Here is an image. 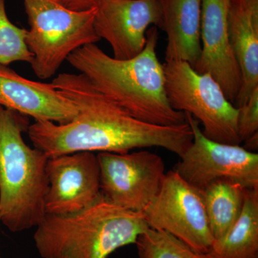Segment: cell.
Returning <instances> with one entry per match:
<instances>
[{
  "instance_id": "cell-15",
  "label": "cell",
  "mask_w": 258,
  "mask_h": 258,
  "mask_svg": "<svg viewBox=\"0 0 258 258\" xmlns=\"http://www.w3.org/2000/svg\"><path fill=\"white\" fill-rule=\"evenodd\" d=\"M161 30L166 32L165 60H181L195 68L201 55L203 0H160Z\"/></svg>"
},
{
  "instance_id": "cell-22",
  "label": "cell",
  "mask_w": 258,
  "mask_h": 258,
  "mask_svg": "<svg viewBox=\"0 0 258 258\" xmlns=\"http://www.w3.org/2000/svg\"><path fill=\"white\" fill-rule=\"evenodd\" d=\"M244 149L250 152H254L258 149V132L251 136L248 139L244 141Z\"/></svg>"
},
{
  "instance_id": "cell-21",
  "label": "cell",
  "mask_w": 258,
  "mask_h": 258,
  "mask_svg": "<svg viewBox=\"0 0 258 258\" xmlns=\"http://www.w3.org/2000/svg\"><path fill=\"white\" fill-rule=\"evenodd\" d=\"M66 9L74 12H85L96 8L101 0H54Z\"/></svg>"
},
{
  "instance_id": "cell-1",
  "label": "cell",
  "mask_w": 258,
  "mask_h": 258,
  "mask_svg": "<svg viewBox=\"0 0 258 258\" xmlns=\"http://www.w3.org/2000/svg\"><path fill=\"white\" fill-rule=\"evenodd\" d=\"M52 83L74 102L79 112L64 124L39 120L29 126L33 147L48 159L83 152L125 154L154 147L181 157L192 143L187 122L163 126L137 119L93 87L84 75L64 73Z\"/></svg>"
},
{
  "instance_id": "cell-16",
  "label": "cell",
  "mask_w": 258,
  "mask_h": 258,
  "mask_svg": "<svg viewBox=\"0 0 258 258\" xmlns=\"http://www.w3.org/2000/svg\"><path fill=\"white\" fill-rule=\"evenodd\" d=\"M208 258H258V189H246L243 208L230 230L215 240Z\"/></svg>"
},
{
  "instance_id": "cell-18",
  "label": "cell",
  "mask_w": 258,
  "mask_h": 258,
  "mask_svg": "<svg viewBox=\"0 0 258 258\" xmlns=\"http://www.w3.org/2000/svg\"><path fill=\"white\" fill-rule=\"evenodd\" d=\"M139 258H208L164 231L149 228L135 242Z\"/></svg>"
},
{
  "instance_id": "cell-14",
  "label": "cell",
  "mask_w": 258,
  "mask_h": 258,
  "mask_svg": "<svg viewBox=\"0 0 258 258\" xmlns=\"http://www.w3.org/2000/svg\"><path fill=\"white\" fill-rule=\"evenodd\" d=\"M227 27L242 74L235 107L243 106L258 88V0H230Z\"/></svg>"
},
{
  "instance_id": "cell-5",
  "label": "cell",
  "mask_w": 258,
  "mask_h": 258,
  "mask_svg": "<svg viewBox=\"0 0 258 258\" xmlns=\"http://www.w3.org/2000/svg\"><path fill=\"white\" fill-rule=\"evenodd\" d=\"M23 1L30 25L25 42L39 79H50L73 52L101 40L93 25L96 8L79 13L54 0Z\"/></svg>"
},
{
  "instance_id": "cell-19",
  "label": "cell",
  "mask_w": 258,
  "mask_h": 258,
  "mask_svg": "<svg viewBox=\"0 0 258 258\" xmlns=\"http://www.w3.org/2000/svg\"><path fill=\"white\" fill-rule=\"evenodd\" d=\"M27 32L10 21L5 0H0V66H8L15 62L31 63L33 55L25 42Z\"/></svg>"
},
{
  "instance_id": "cell-6",
  "label": "cell",
  "mask_w": 258,
  "mask_h": 258,
  "mask_svg": "<svg viewBox=\"0 0 258 258\" xmlns=\"http://www.w3.org/2000/svg\"><path fill=\"white\" fill-rule=\"evenodd\" d=\"M163 66L171 106L196 118L210 140L240 145L238 109L227 100L217 81L210 74H199L185 61H168Z\"/></svg>"
},
{
  "instance_id": "cell-2",
  "label": "cell",
  "mask_w": 258,
  "mask_h": 258,
  "mask_svg": "<svg viewBox=\"0 0 258 258\" xmlns=\"http://www.w3.org/2000/svg\"><path fill=\"white\" fill-rule=\"evenodd\" d=\"M146 38L142 52L128 60H117L96 44H89L73 52L67 61L134 118L163 126L184 124V112L174 110L166 96L164 66L156 51L157 27L148 29Z\"/></svg>"
},
{
  "instance_id": "cell-8",
  "label": "cell",
  "mask_w": 258,
  "mask_h": 258,
  "mask_svg": "<svg viewBox=\"0 0 258 258\" xmlns=\"http://www.w3.org/2000/svg\"><path fill=\"white\" fill-rule=\"evenodd\" d=\"M193 141L173 170L189 184L203 190L217 180L238 183L245 189H258V154L240 145L219 143L207 138L200 122L185 113Z\"/></svg>"
},
{
  "instance_id": "cell-11",
  "label": "cell",
  "mask_w": 258,
  "mask_h": 258,
  "mask_svg": "<svg viewBox=\"0 0 258 258\" xmlns=\"http://www.w3.org/2000/svg\"><path fill=\"white\" fill-rule=\"evenodd\" d=\"M48 191L45 213L64 215L81 211L102 196L100 165L93 152L64 154L48 159Z\"/></svg>"
},
{
  "instance_id": "cell-20",
  "label": "cell",
  "mask_w": 258,
  "mask_h": 258,
  "mask_svg": "<svg viewBox=\"0 0 258 258\" xmlns=\"http://www.w3.org/2000/svg\"><path fill=\"white\" fill-rule=\"evenodd\" d=\"M237 132L241 143L258 132V88L243 106L238 107Z\"/></svg>"
},
{
  "instance_id": "cell-17",
  "label": "cell",
  "mask_w": 258,
  "mask_h": 258,
  "mask_svg": "<svg viewBox=\"0 0 258 258\" xmlns=\"http://www.w3.org/2000/svg\"><path fill=\"white\" fill-rule=\"evenodd\" d=\"M246 189L238 183L221 179L213 181L201 190L215 240L225 236L240 217Z\"/></svg>"
},
{
  "instance_id": "cell-3",
  "label": "cell",
  "mask_w": 258,
  "mask_h": 258,
  "mask_svg": "<svg viewBox=\"0 0 258 258\" xmlns=\"http://www.w3.org/2000/svg\"><path fill=\"white\" fill-rule=\"evenodd\" d=\"M36 227L34 240L42 258H107L149 228L143 212L120 208L103 195L81 211L46 214Z\"/></svg>"
},
{
  "instance_id": "cell-9",
  "label": "cell",
  "mask_w": 258,
  "mask_h": 258,
  "mask_svg": "<svg viewBox=\"0 0 258 258\" xmlns=\"http://www.w3.org/2000/svg\"><path fill=\"white\" fill-rule=\"evenodd\" d=\"M101 191L117 206L143 212L157 196L165 176L164 161L147 150L125 154L99 152Z\"/></svg>"
},
{
  "instance_id": "cell-10",
  "label": "cell",
  "mask_w": 258,
  "mask_h": 258,
  "mask_svg": "<svg viewBox=\"0 0 258 258\" xmlns=\"http://www.w3.org/2000/svg\"><path fill=\"white\" fill-rule=\"evenodd\" d=\"M160 0H101L95 15V31L111 45L117 60L133 58L145 47L150 25L161 29Z\"/></svg>"
},
{
  "instance_id": "cell-4",
  "label": "cell",
  "mask_w": 258,
  "mask_h": 258,
  "mask_svg": "<svg viewBox=\"0 0 258 258\" xmlns=\"http://www.w3.org/2000/svg\"><path fill=\"white\" fill-rule=\"evenodd\" d=\"M26 115L0 106V214L13 232L37 227L45 217L48 158L23 137Z\"/></svg>"
},
{
  "instance_id": "cell-12",
  "label": "cell",
  "mask_w": 258,
  "mask_h": 258,
  "mask_svg": "<svg viewBox=\"0 0 258 258\" xmlns=\"http://www.w3.org/2000/svg\"><path fill=\"white\" fill-rule=\"evenodd\" d=\"M229 5L230 0H203L202 52L194 69L199 74H210L220 85L227 100L235 105L242 78L229 37Z\"/></svg>"
},
{
  "instance_id": "cell-13",
  "label": "cell",
  "mask_w": 258,
  "mask_h": 258,
  "mask_svg": "<svg viewBox=\"0 0 258 258\" xmlns=\"http://www.w3.org/2000/svg\"><path fill=\"white\" fill-rule=\"evenodd\" d=\"M0 106L35 120L64 124L74 119L78 108L52 83L25 79L8 66H0Z\"/></svg>"
},
{
  "instance_id": "cell-7",
  "label": "cell",
  "mask_w": 258,
  "mask_h": 258,
  "mask_svg": "<svg viewBox=\"0 0 258 258\" xmlns=\"http://www.w3.org/2000/svg\"><path fill=\"white\" fill-rule=\"evenodd\" d=\"M142 212L149 228L171 234L198 253H208L215 242L201 190L174 170L166 173L157 196Z\"/></svg>"
},
{
  "instance_id": "cell-23",
  "label": "cell",
  "mask_w": 258,
  "mask_h": 258,
  "mask_svg": "<svg viewBox=\"0 0 258 258\" xmlns=\"http://www.w3.org/2000/svg\"><path fill=\"white\" fill-rule=\"evenodd\" d=\"M0 222H1V214H0Z\"/></svg>"
}]
</instances>
